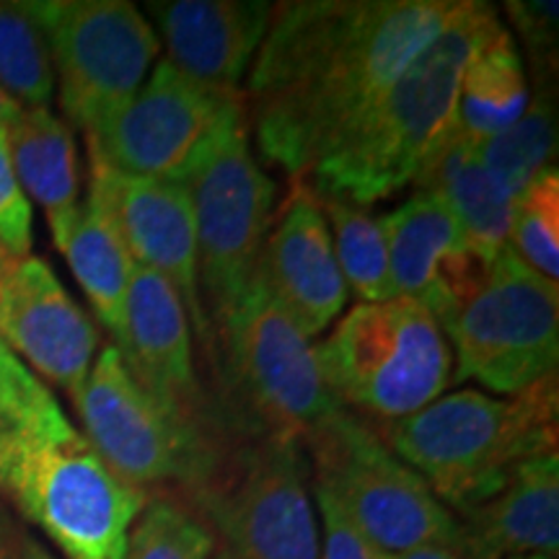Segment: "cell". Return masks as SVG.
I'll list each match as a JSON object with an SVG mask.
<instances>
[{"label": "cell", "mask_w": 559, "mask_h": 559, "mask_svg": "<svg viewBox=\"0 0 559 559\" xmlns=\"http://www.w3.org/2000/svg\"><path fill=\"white\" fill-rule=\"evenodd\" d=\"M326 389L383 425L415 415L451 386L445 332L409 298L358 304L317 347Z\"/></svg>", "instance_id": "8992f818"}, {"label": "cell", "mask_w": 559, "mask_h": 559, "mask_svg": "<svg viewBox=\"0 0 559 559\" xmlns=\"http://www.w3.org/2000/svg\"><path fill=\"white\" fill-rule=\"evenodd\" d=\"M32 11L50 41L60 107L91 135L148 79L156 32L124 0H41Z\"/></svg>", "instance_id": "7c38bea8"}, {"label": "cell", "mask_w": 559, "mask_h": 559, "mask_svg": "<svg viewBox=\"0 0 559 559\" xmlns=\"http://www.w3.org/2000/svg\"><path fill=\"white\" fill-rule=\"evenodd\" d=\"M508 16L521 32L528 52L534 55L536 66H542V75H549V58L557 52V3L555 0H523L508 3Z\"/></svg>", "instance_id": "1f68e13d"}, {"label": "cell", "mask_w": 559, "mask_h": 559, "mask_svg": "<svg viewBox=\"0 0 559 559\" xmlns=\"http://www.w3.org/2000/svg\"><path fill=\"white\" fill-rule=\"evenodd\" d=\"M117 349L140 386L148 389L166 409L198 428L228 436L202 404L185 304L156 272L143 267L132 272L124 334Z\"/></svg>", "instance_id": "ac0fdd59"}, {"label": "cell", "mask_w": 559, "mask_h": 559, "mask_svg": "<svg viewBox=\"0 0 559 559\" xmlns=\"http://www.w3.org/2000/svg\"><path fill=\"white\" fill-rule=\"evenodd\" d=\"M317 200L330 223L334 254H337L345 285L353 288L360 304H381V300L396 298L391 288L389 249L381 218L353 202L319 198V194Z\"/></svg>", "instance_id": "484cf974"}, {"label": "cell", "mask_w": 559, "mask_h": 559, "mask_svg": "<svg viewBox=\"0 0 559 559\" xmlns=\"http://www.w3.org/2000/svg\"><path fill=\"white\" fill-rule=\"evenodd\" d=\"M0 342L73 396L96 360L99 330L50 264L24 257L0 280Z\"/></svg>", "instance_id": "2e32d148"}, {"label": "cell", "mask_w": 559, "mask_h": 559, "mask_svg": "<svg viewBox=\"0 0 559 559\" xmlns=\"http://www.w3.org/2000/svg\"><path fill=\"white\" fill-rule=\"evenodd\" d=\"M213 559H230V557H228V555H223V551H221V555H218V557H213Z\"/></svg>", "instance_id": "f35d334b"}, {"label": "cell", "mask_w": 559, "mask_h": 559, "mask_svg": "<svg viewBox=\"0 0 559 559\" xmlns=\"http://www.w3.org/2000/svg\"><path fill=\"white\" fill-rule=\"evenodd\" d=\"M0 559H58L9 508L0 506Z\"/></svg>", "instance_id": "d6a6232c"}, {"label": "cell", "mask_w": 559, "mask_h": 559, "mask_svg": "<svg viewBox=\"0 0 559 559\" xmlns=\"http://www.w3.org/2000/svg\"><path fill=\"white\" fill-rule=\"evenodd\" d=\"M264 0H166L148 3L169 60L187 79L221 94H239L267 34Z\"/></svg>", "instance_id": "d6986e66"}, {"label": "cell", "mask_w": 559, "mask_h": 559, "mask_svg": "<svg viewBox=\"0 0 559 559\" xmlns=\"http://www.w3.org/2000/svg\"><path fill=\"white\" fill-rule=\"evenodd\" d=\"M313 498H317L321 526H324L321 528L319 559H386L383 551L376 549L373 544L349 523V519L342 513V508L334 502L332 495L313 487Z\"/></svg>", "instance_id": "4dcf8cb0"}, {"label": "cell", "mask_w": 559, "mask_h": 559, "mask_svg": "<svg viewBox=\"0 0 559 559\" xmlns=\"http://www.w3.org/2000/svg\"><path fill=\"white\" fill-rule=\"evenodd\" d=\"M243 111L241 94L202 86L164 58L128 104L91 132V160L128 177L187 185L223 128Z\"/></svg>", "instance_id": "4fadbf2b"}, {"label": "cell", "mask_w": 559, "mask_h": 559, "mask_svg": "<svg viewBox=\"0 0 559 559\" xmlns=\"http://www.w3.org/2000/svg\"><path fill=\"white\" fill-rule=\"evenodd\" d=\"M13 262H16V260H13V257L11 254H5V251L3 249H0V280H3V275H5V272H9L11 270V264Z\"/></svg>", "instance_id": "8d00e7d4"}, {"label": "cell", "mask_w": 559, "mask_h": 559, "mask_svg": "<svg viewBox=\"0 0 559 559\" xmlns=\"http://www.w3.org/2000/svg\"><path fill=\"white\" fill-rule=\"evenodd\" d=\"M515 254L544 277H559V174L544 169L513 202L510 239Z\"/></svg>", "instance_id": "f1b7e54d"}, {"label": "cell", "mask_w": 559, "mask_h": 559, "mask_svg": "<svg viewBox=\"0 0 559 559\" xmlns=\"http://www.w3.org/2000/svg\"><path fill=\"white\" fill-rule=\"evenodd\" d=\"M477 151L489 177L513 200L544 169L555 166L551 158L557 151V109L555 94L547 86V75H542L539 91L528 102L521 120L502 130L500 135L481 140Z\"/></svg>", "instance_id": "d4e9b609"}, {"label": "cell", "mask_w": 559, "mask_h": 559, "mask_svg": "<svg viewBox=\"0 0 559 559\" xmlns=\"http://www.w3.org/2000/svg\"><path fill=\"white\" fill-rule=\"evenodd\" d=\"M396 298L423 306L440 330L487 283L495 257L474 247L443 202L415 192L381 218Z\"/></svg>", "instance_id": "9a60e30c"}, {"label": "cell", "mask_w": 559, "mask_h": 559, "mask_svg": "<svg viewBox=\"0 0 559 559\" xmlns=\"http://www.w3.org/2000/svg\"><path fill=\"white\" fill-rule=\"evenodd\" d=\"M107 215L135 267L156 272L177 290L185 311L205 345L210 319L198 277V230L190 190L185 185L138 179L91 160V192Z\"/></svg>", "instance_id": "5bb4252c"}, {"label": "cell", "mask_w": 559, "mask_h": 559, "mask_svg": "<svg viewBox=\"0 0 559 559\" xmlns=\"http://www.w3.org/2000/svg\"><path fill=\"white\" fill-rule=\"evenodd\" d=\"M230 559H319L321 534L306 485L304 445L285 436H241L192 495Z\"/></svg>", "instance_id": "9c48e42d"}, {"label": "cell", "mask_w": 559, "mask_h": 559, "mask_svg": "<svg viewBox=\"0 0 559 559\" xmlns=\"http://www.w3.org/2000/svg\"><path fill=\"white\" fill-rule=\"evenodd\" d=\"M513 559H557V557H547V555H526V557H513Z\"/></svg>", "instance_id": "74e56055"}, {"label": "cell", "mask_w": 559, "mask_h": 559, "mask_svg": "<svg viewBox=\"0 0 559 559\" xmlns=\"http://www.w3.org/2000/svg\"><path fill=\"white\" fill-rule=\"evenodd\" d=\"M464 559L557 557L559 456L547 453L521 464L487 500L456 513Z\"/></svg>", "instance_id": "ffe728a7"}, {"label": "cell", "mask_w": 559, "mask_h": 559, "mask_svg": "<svg viewBox=\"0 0 559 559\" xmlns=\"http://www.w3.org/2000/svg\"><path fill=\"white\" fill-rule=\"evenodd\" d=\"M32 239L29 198L21 190L16 171H13L5 130H0V249L13 260H24L32 251Z\"/></svg>", "instance_id": "f546056e"}, {"label": "cell", "mask_w": 559, "mask_h": 559, "mask_svg": "<svg viewBox=\"0 0 559 559\" xmlns=\"http://www.w3.org/2000/svg\"><path fill=\"white\" fill-rule=\"evenodd\" d=\"M0 88L21 109H47L55 94L50 41L32 3L0 0Z\"/></svg>", "instance_id": "4316f807"}, {"label": "cell", "mask_w": 559, "mask_h": 559, "mask_svg": "<svg viewBox=\"0 0 559 559\" xmlns=\"http://www.w3.org/2000/svg\"><path fill=\"white\" fill-rule=\"evenodd\" d=\"M19 111H21L19 104L13 102L3 88H0V130L9 128V124L19 117Z\"/></svg>", "instance_id": "d590c367"}, {"label": "cell", "mask_w": 559, "mask_h": 559, "mask_svg": "<svg viewBox=\"0 0 559 559\" xmlns=\"http://www.w3.org/2000/svg\"><path fill=\"white\" fill-rule=\"evenodd\" d=\"M495 13L492 5L464 0V9L311 166L304 177L311 192L368 207L412 185L449 124L461 70Z\"/></svg>", "instance_id": "3957f363"}, {"label": "cell", "mask_w": 559, "mask_h": 559, "mask_svg": "<svg viewBox=\"0 0 559 559\" xmlns=\"http://www.w3.org/2000/svg\"><path fill=\"white\" fill-rule=\"evenodd\" d=\"M215 536L205 521L171 498H148L132 523L124 559H210Z\"/></svg>", "instance_id": "83f0119b"}, {"label": "cell", "mask_w": 559, "mask_h": 559, "mask_svg": "<svg viewBox=\"0 0 559 559\" xmlns=\"http://www.w3.org/2000/svg\"><path fill=\"white\" fill-rule=\"evenodd\" d=\"M456 349L451 383L477 381L500 396L557 373L559 288L506 247L487 283L443 330Z\"/></svg>", "instance_id": "30bf717a"}, {"label": "cell", "mask_w": 559, "mask_h": 559, "mask_svg": "<svg viewBox=\"0 0 559 559\" xmlns=\"http://www.w3.org/2000/svg\"><path fill=\"white\" fill-rule=\"evenodd\" d=\"M5 143L21 190L45 210L62 251L81 215L79 153L68 124L50 109H21L5 128Z\"/></svg>", "instance_id": "7402d4cb"}, {"label": "cell", "mask_w": 559, "mask_h": 559, "mask_svg": "<svg viewBox=\"0 0 559 559\" xmlns=\"http://www.w3.org/2000/svg\"><path fill=\"white\" fill-rule=\"evenodd\" d=\"M62 254L68 257L70 270L117 347L124 334V309L135 262L94 200L81 205V215L70 230Z\"/></svg>", "instance_id": "cb8c5ba5"}, {"label": "cell", "mask_w": 559, "mask_h": 559, "mask_svg": "<svg viewBox=\"0 0 559 559\" xmlns=\"http://www.w3.org/2000/svg\"><path fill=\"white\" fill-rule=\"evenodd\" d=\"M70 400L91 449L117 477L143 492L156 485L200 492L239 440L198 428L166 409L140 386L115 345L102 349Z\"/></svg>", "instance_id": "ba28073f"}, {"label": "cell", "mask_w": 559, "mask_h": 559, "mask_svg": "<svg viewBox=\"0 0 559 559\" xmlns=\"http://www.w3.org/2000/svg\"><path fill=\"white\" fill-rule=\"evenodd\" d=\"M257 277L306 337H319L347 304L332 230L317 194L293 179L275 226L264 239Z\"/></svg>", "instance_id": "e0dca14e"}, {"label": "cell", "mask_w": 559, "mask_h": 559, "mask_svg": "<svg viewBox=\"0 0 559 559\" xmlns=\"http://www.w3.org/2000/svg\"><path fill=\"white\" fill-rule=\"evenodd\" d=\"M215 326L234 430L304 443L306 436L345 407L326 389L317 347L257 275Z\"/></svg>", "instance_id": "5b68a950"}, {"label": "cell", "mask_w": 559, "mask_h": 559, "mask_svg": "<svg viewBox=\"0 0 559 559\" xmlns=\"http://www.w3.org/2000/svg\"><path fill=\"white\" fill-rule=\"evenodd\" d=\"M386 559H464L456 549L440 547V544H428V547H417L400 555H386Z\"/></svg>", "instance_id": "e575fe53"}, {"label": "cell", "mask_w": 559, "mask_h": 559, "mask_svg": "<svg viewBox=\"0 0 559 559\" xmlns=\"http://www.w3.org/2000/svg\"><path fill=\"white\" fill-rule=\"evenodd\" d=\"M0 492L68 559H124L148 502L104 464L39 379L0 425Z\"/></svg>", "instance_id": "7a4b0ae2"}, {"label": "cell", "mask_w": 559, "mask_h": 559, "mask_svg": "<svg viewBox=\"0 0 559 559\" xmlns=\"http://www.w3.org/2000/svg\"><path fill=\"white\" fill-rule=\"evenodd\" d=\"M300 445L311 456L313 487L332 495L349 523L383 555L428 544L461 555L456 515L355 412L340 407Z\"/></svg>", "instance_id": "52a82bcc"}, {"label": "cell", "mask_w": 559, "mask_h": 559, "mask_svg": "<svg viewBox=\"0 0 559 559\" xmlns=\"http://www.w3.org/2000/svg\"><path fill=\"white\" fill-rule=\"evenodd\" d=\"M185 187L198 230L202 306L218 321L254 280L275 221L277 185L251 153L247 111L223 128Z\"/></svg>", "instance_id": "8fae6325"}, {"label": "cell", "mask_w": 559, "mask_h": 559, "mask_svg": "<svg viewBox=\"0 0 559 559\" xmlns=\"http://www.w3.org/2000/svg\"><path fill=\"white\" fill-rule=\"evenodd\" d=\"M557 423L555 373L506 400L477 389L438 396L383 425L381 438L456 515L498 492L521 464L557 453Z\"/></svg>", "instance_id": "277c9868"}, {"label": "cell", "mask_w": 559, "mask_h": 559, "mask_svg": "<svg viewBox=\"0 0 559 559\" xmlns=\"http://www.w3.org/2000/svg\"><path fill=\"white\" fill-rule=\"evenodd\" d=\"M464 0L280 3L241 96L270 166L304 179Z\"/></svg>", "instance_id": "6da1fadb"}, {"label": "cell", "mask_w": 559, "mask_h": 559, "mask_svg": "<svg viewBox=\"0 0 559 559\" xmlns=\"http://www.w3.org/2000/svg\"><path fill=\"white\" fill-rule=\"evenodd\" d=\"M37 376L0 342V425L13 415Z\"/></svg>", "instance_id": "836d02e7"}, {"label": "cell", "mask_w": 559, "mask_h": 559, "mask_svg": "<svg viewBox=\"0 0 559 559\" xmlns=\"http://www.w3.org/2000/svg\"><path fill=\"white\" fill-rule=\"evenodd\" d=\"M528 102L523 58L513 34L502 26L500 13H495L461 70L445 128L472 143H481L519 122Z\"/></svg>", "instance_id": "603a6c76"}, {"label": "cell", "mask_w": 559, "mask_h": 559, "mask_svg": "<svg viewBox=\"0 0 559 559\" xmlns=\"http://www.w3.org/2000/svg\"><path fill=\"white\" fill-rule=\"evenodd\" d=\"M412 187L443 202L466 239L485 254L498 257L508 247L515 200L489 177L477 143L443 128L419 164Z\"/></svg>", "instance_id": "44dd1931"}]
</instances>
